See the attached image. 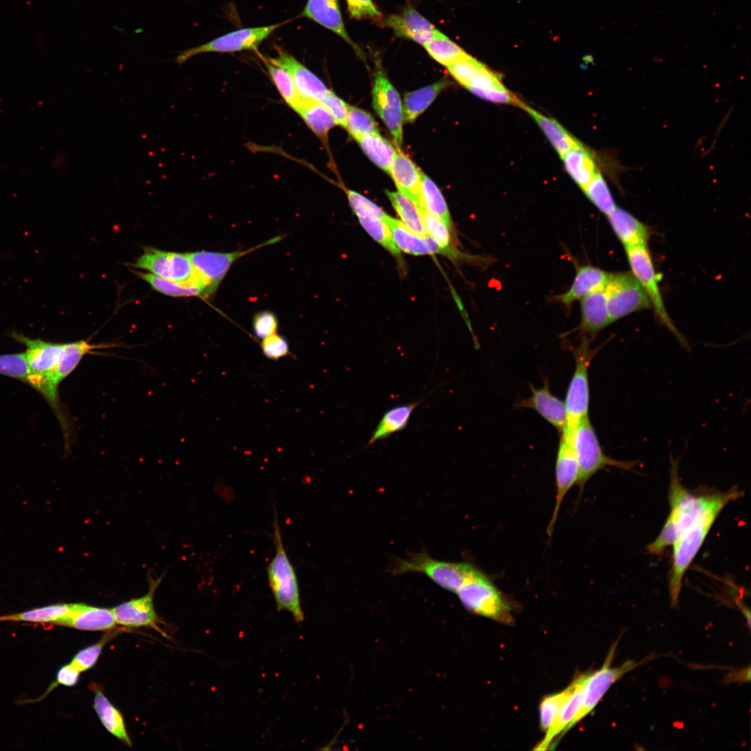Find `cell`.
I'll return each instance as SVG.
<instances>
[{"mask_svg": "<svg viewBox=\"0 0 751 751\" xmlns=\"http://www.w3.org/2000/svg\"><path fill=\"white\" fill-rule=\"evenodd\" d=\"M743 495V491L736 486L726 491L712 490L705 506L672 545L673 551L668 575V590L672 606L678 605L684 575L716 519L727 505Z\"/></svg>", "mask_w": 751, "mask_h": 751, "instance_id": "6da1fadb", "label": "cell"}, {"mask_svg": "<svg viewBox=\"0 0 751 751\" xmlns=\"http://www.w3.org/2000/svg\"><path fill=\"white\" fill-rule=\"evenodd\" d=\"M677 460L671 457L668 497L670 513L654 540L647 546L652 555H661L680 536L708 501L712 490L692 491L680 481Z\"/></svg>", "mask_w": 751, "mask_h": 751, "instance_id": "7a4b0ae2", "label": "cell"}, {"mask_svg": "<svg viewBox=\"0 0 751 751\" xmlns=\"http://www.w3.org/2000/svg\"><path fill=\"white\" fill-rule=\"evenodd\" d=\"M273 528L275 554L266 567L268 584L277 611L289 612L294 620L300 623L304 620L305 616L301 606L298 578L283 544L275 508Z\"/></svg>", "mask_w": 751, "mask_h": 751, "instance_id": "3957f363", "label": "cell"}, {"mask_svg": "<svg viewBox=\"0 0 751 751\" xmlns=\"http://www.w3.org/2000/svg\"><path fill=\"white\" fill-rule=\"evenodd\" d=\"M480 571L471 563L439 560L426 552L412 554L406 558H396L387 567V572L395 576L409 572L423 574L440 587L455 593Z\"/></svg>", "mask_w": 751, "mask_h": 751, "instance_id": "277c9868", "label": "cell"}, {"mask_svg": "<svg viewBox=\"0 0 751 751\" xmlns=\"http://www.w3.org/2000/svg\"><path fill=\"white\" fill-rule=\"evenodd\" d=\"M571 441L579 464L576 484L581 493L591 477L606 467L633 471L637 464L635 461L618 460L606 455L588 416L581 419L576 425Z\"/></svg>", "mask_w": 751, "mask_h": 751, "instance_id": "5b68a950", "label": "cell"}, {"mask_svg": "<svg viewBox=\"0 0 751 751\" xmlns=\"http://www.w3.org/2000/svg\"><path fill=\"white\" fill-rule=\"evenodd\" d=\"M455 593L468 611L500 623L514 622L510 603L481 571Z\"/></svg>", "mask_w": 751, "mask_h": 751, "instance_id": "8992f818", "label": "cell"}, {"mask_svg": "<svg viewBox=\"0 0 751 751\" xmlns=\"http://www.w3.org/2000/svg\"><path fill=\"white\" fill-rule=\"evenodd\" d=\"M595 354V351L590 348V339L587 338H584L580 345L573 350L575 369L564 401L567 412V423L565 428L561 432L568 437H572L574 428L578 422L588 416L590 403L588 369Z\"/></svg>", "mask_w": 751, "mask_h": 751, "instance_id": "52a82bcc", "label": "cell"}, {"mask_svg": "<svg viewBox=\"0 0 751 751\" xmlns=\"http://www.w3.org/2000/svg\"><path fill=\"white\" fill-rule=\"evenodd\" d=\"M625 250L631 272L645 290L657 318L686 348V339L677 330L666 310L659 286V277L647 246L627 248Z\"/></svg>", "mask_w": 751, "mask_h": 751, "instance_id": "ba28073f", "label": "cell"}, {"mask_svg": "<svg viewBox=\"0 0 751 751\" xmlns=\"http://www.w3.org/2000/svg\"><path fill=\"white\" fill-rule=\"evenodd\" d=\"M133 266L158 277L181 284H195L207 287L196 273L188 253H179L147 248Z\"/></svg>", "mask_w": 751, "mask_h": 751, "instance_id": "9c48e42d", "label": "cell"}, {"mask_svg": "<svg viewBox=\"0 0 751 751\" xmlns=\"http://www.w3.org/2000/svg\"><path fill=\"white\" fill-rule=\"evenodd\" d=\"M604 289L611 323L652 308L645 290L631 272L611 273Z\"/></svg>", "mask_w": 751, "mask_h": 751, "instance_id": "30bf717a", "label": "cell"}, {"mask_svg": "<svg viewBox=\"0 0 751 751\" xmlns=\"http://www.w3.org/2000/svg\"><path fill=\"white\" fill-rule=\"evenodd\" d=\"M616 646L617 645L615 644L611 647L604 663L599 670L594 672H588L584 686L581 707L570 724L567 730L570 729L595 709L614 683L620 679L626 673L638 667L646 661V659L641 661L629 660L619 666L611 667V665L614 657Z\"/></svg>", "mask_w": 751, "mask_h": 751, "instance_id": "8fae6325", "label": "cell"}, {"mask_svg": "<svg viewBox=\"0 0 751 751\" xmlns=\"http://www.w3.org/2000/svg\"><path fill=\"white\" fill-rule=\"evenodd\" d=\"M282 239V236H277L244 250L229 252L202 250L190 252L188 255L196 273L206 285V296H209L216 291L229 268L236 260L257 249L273 245Z\"/></svg>", "mask_w": 751, "mask_h": 751, "instance_id": "7c38bea8", "label": "cell"}, {"mask_svg": "<svg viewBox=\"0 0 751 751\" xmlns=\"http://www.w3.org/2000/svg\"><path fill=\"white\" fill-rule=\"evenodd\" d=\"M280 25L277 24L234 31L202 45L180 51L175 57V63L181 65L191 57L203 53L256 51L259 45Z\"/></svg>", "mask_w": 751, "mask_h": 751, "instance_id": "4fadbf2b", "label": "cell"}, {"mask_svg": "<svg viewBox=\"0 0 751 751\" xmlns=\"http://www.w3.org/2000/svg\"><path fill=\"white\" fill-rule=\"evenodd\" d=\"M118 347L113 344H91L89 340H79L65 343L63 355L56 366L45 378L48 388L47 401L55 411L60 421L66 418L60 405L58 387L78 366L83 357L88 354L98 353L99 350Z\"/></svg>", "mask_w": 751, "mask_h": 751, "instance_id": "5bb4252c", "label": "cell"}, {"mask_svg": "<svg viewBox=\"0 0 751 751\" xmlns=\"http://www.w3.org/2000/svg\"><path fill=\"white\" fill-rule=\"evenodd\" d=\"M373 106L400 150L403 142V113L398 92L377 63L373 86Z\"/></svg>", "mask_w": 751, "mask_h": 751, "instance_id": "9a60e30c", "label": "cell"}, {"mask_svg": "<svg viewBox=\"0 0 751 751\" xmlns=\"http://www.w3.org/2000/svg\"><path fill=\"white\" fill-rule=\"evenodd\" d=\"M556 465V499L553 514L547 533L551 538L563 499L570 490L577 483L579 464L571 439L560 433Z\"/></svg>", "mask_w": 751, "mask_h": 751, "instance_id": "2e32d148", "label": "cell"}, {"mask_svg": "<svg viewBox=\"0 0 751 751\" xmlns=\"http://www.w3.org/2000/svg\"><path fill=\"white\" fill-rule=\"evenodd\" d=\"M267 60L289 72L303 100L321 102L326 97L329 89L325 83L291 55L279 51L277 56Z\"/></svg>", "mask_w": 751, "mask_h": 751, "instance_id": "e0dca14e", "label": "cell"}, {"mask_svg": "<svg viewBox=\"0 0 751 751\" xmlns=\"http://www.w3.org/2000/svg\"><path fill=\"white\" fill-rule=\"evenodd\" d=\"M531 395L519 401L517 408H529L537 412L544 419L561 433L567 423V412L565 402L552 394L547 379L543 386L536 388L530 385Z\"/></svg>", "mask_w": 751, "mask_h": 751, "instance_id": "ac0fdd59", "label": "cell"}, {"mask_svg": "<svg viewBox=\"0 0 751 751\" xmlns=\"http://www.w3.org/2000/svg\"><path fill=\"white\" fill-rule=\"evenodd\" d=\"M383 24L392 29L396 35L413 40L422 45L431 40L440 32L411 6L399 13L389 15L383 21Z\"/></svg>", "mask_w": 751, "mask_h": 751, "instance_id": "d6986e66", "label": "cell"}, {"mask_svg": "<svg viewBox=\"0 0 751 751\" xmlns=\"http://www.w3.org/2000/svg\"><path fill=\"white\" fill-rule=\"evenodd\" d=\"M12 337L26 346V356L31 370L44 378L60 360L65 343H53L40 339H31L17 332Z\"/></svg>", "mask_w": 751, "mask_h": 751, "instance_id": "ffe728a7", "label": "cell"}, {"mask_svg": "<svg viewBox=\"0 0 751 751\" xmlns=\"http://www.w3.org/2000/svg\"><path fill=\"white\" fill-rule=\"evenodd\" d=\"M588 675V673L580 675L572 681L573 690L572 693L563 704L556 718L545 732L544 738L537 745L535 750H544L548 749L558 735L567 732L570 724L581 707L584 686Z\"/></svg>", "mask_w": 751, "mask_h": 751, "instance_id": "44dd1931", "label": "cell"}, {"mask_svg": "<svg viewBox=\"0 0 751 751\" xmlns=\"http://www.w3.org/2000/svg\"><path fill=\"white\" fill-rule=\"evenodd\" d=\"M446 67L451 75L468 90H507L493 72L471 56Z\"/></svg>", "mask_w": 751, "mask_h": 751, "instance_id": "7402d4cb", "label": "cell"}, {"mask_svg": "<svg viewBox=\"0 0 751 751\" xmlns=\"http://www.w3.org/2000/svg\"><path fill=\"white\" fill-rule=\"evenodd\" d=\"M389 173L398 192L410 199L418 209H424L421 197L422 172L400 150L397 149Z\"/></svg>", "mask_w": 751, "mask_h": 751, "instance_id": "603a6c76", "label": "cell"}, {"mask_svg": "<svg viewBox=\"0 0 751 751\" xmlns=\"http://www.w3.org/2000/svg\"><path fill=\"white\" fill-rule=\"evenodd\" d=\"M610 225L625 249L647 246L649 228L631 213L618 207L607 215Z\"/></svg>", "mask_w": 751, "mask_h": 751, "instance_id": "cb8c5ba5", "label": "cell"}, {"mask_svg": "<svg viewBox=\"0 0 751 751\" xmlns=\"http://www.w3.org/2000/svg\"><path fill=\"white\" fill-rule=\"evenodd\" d=\"M116 622L112 609L74 604L71 613L55 623L84 631L113 629Z\"/></svg>", "mask_w": 751, "mask_h": 751, "instance_id": "d4e9b609", "label": "cell"}, {"mask_svg": "<svg viewBox=\"0 0 751 751\" xmlns=\"http://www.w3.org/2000/svg\"><path fill=\"white\" fill-rule=\"evenodd\" d=\"M154 583L144 596L122 603L112 608L116 623L128 627L152 626L157 616L153 604Z\"/></svg>", "mask_w": 751, "mask_h": 751, "instance_id": "484cf974", "label": "cell"}, {"mask_svg": "<svg viewBox=\"0 0 751 751\" xmlns=\"http://www.w3.org/2000/svg\"><path fill=\"white\" fill-rule=\"evenodd\" d=\"M302 15L340 36L356 53L362 55V51L346 30L338 0H308Z\"/></svg>", "mask_w": 751, "mask_h": 751, "instance_id": "4316f807", "label": "cell"}, {"mask_svg": "<svg viewBox=\"0 0 751 751\" xmlns=\"http://www.w3.org/2000/svg\"><path fill=\"white\" fill-rule=\"evenodd\" d=\"M611 273L602 269L586 265L579 268L574 281L567 292L559 296V300L570 306L576 300H580L592 293L604 289Z\"/></svg>", "mask_w": 751, "mask_h": 751, "instance_id": "83f0119b", "label": "cell"}, {"mask_svg": "<svg viewBox=\"0 0 751 751\" xmlns=\"http://www.w3.org/2000/svg\"><path fill=\"white\" fill-rule=\"evenodd\" d=\"M604 288L581 300L580 328L585 334L594 336L611 323L607 309Z\"/></svg>", "mask_w": 751, "mask_h": 751, "instance_id": "f1b7e54d", "label": "cell"}, {"mask_svg": "<svg viewBox=\"0 0 751 751\" xmlns=\"http://www.w3.org/2000/svg\"><path fill=\"white\" fill-rule=\"evenodd\" d=\"M384 223L389 227L396 245L402 251L414 255L435 253L437 243L430 236L422 237L416 234L402 222L389 216Z\"/></svg>", "mask_w": 751, "mask_h": 751, "instance_id": "f546056e", "label": "cell"}, {"mask_svg": "<svg viewBox=\"0 0 751 751\" xmlns=\"http://www.w3.org/2000/svg\"><path fill=\"white\" fill-rule=\"evenodd\" d=\"M421 402V401L401 404L387 410L372 433L366 445H373L378 441L386 439L394 433L404 430L408 424L414 410Z\"/></svg>", "mask_w": 751, "mask_h": 751, "instance_id": "4dcf8cb0", "label": "cell"}, {"mask_svg": "<svg viewBox=\"0 0 751 751\" xmlns=\"http://www.w3.org/2000/svg\"><path fill=\"white\" fill-rule=\"evenodd\" d=\"M519 106L534 119L560 157L581 143L556 120L542 115L522 102Z\"/></svg>", "mask_w": 751, "mask_h": 751, "instance_id": "1f68e13d", "label": "cell"}, {"mask_svg": "<svg viewBox=\"0 0 751 751\" xmlns=\"http://www.w3.org/2000/svg\"><path fill=\"white\" fill-rule=\"evenodd\" d=\"M561 159L567 173L582 190L598 172L592 155L581 143L572 148Z\"/></svg>", "mask_w": 751, "mask_h": 751, "instance_id": "d6a6232c", "label": "cell"}, {"mask_svg": "<svg viewBox=\"0 0 751 751\" xmlns=\"http://www.w3.org/2000/svg\"><path fill=\"white\" fill-rule=\"evenodd\" d=\"M450 82L444 78L431 85L405 93L403 100V120L412 122L435 100Z\"/></svg>", "mask_w": 751, "mask_h": 751, "instance_id": "836d02e7", "label": "cell"}, {"mask_svg": "<svg viewBox=\"0 0 751 751\" xmlns=\"http://www.w3.org/2000/svg\"><path fill=\"white\" fill-rule=\"evenodd\" d=\"M296 113L311 131L325 145H327L328 133L337 124L321 102L304 100Z\"/></svg>", "mask_w": 751, "mask_h": 751, "instance_id": "e575fe53", "label": "cell"}, {"mask_svg": "<svg viewBox=\"0 0 751 751\" xmlns=\"http://www.w3.org/2000/svg\"><path fill=\"white\" fill-rule=\"evenodd\" d=\"M94 709L102 724L112 735L126 745L131 742L127 732L121 713L109 702L103 692L94 686Z\"/></svg>", "mask_w": 751, "mask_h": 751, "instance_id": "d590c367", "label": "cell"}, {"mask_svg": "<svg viewBox=\"0 0 751 751\" xmlns=\"http://www.w3.org/2000/svg\"><path fill=\"white\" fill-rule=\"evenodd\" d=\"M74 604H58L31 608L19 613L0 616V621L55 624L68 615Z\"/></svg>", "mask_w": 751, "mask_h": 751, "instance_id": "8d00e7d4", "label": "cell"}, {"mask_svg": "<svg viewBox=\"0 0 751 751\" xmlns=\"http://www.w3.org/2000/svg\"><path fill=\"white\" fill-rule=\"evenodd\" d=\"M139 278L143 280L156 291L165 296L183 298L204 296V289L195 284H181L158 277L150 273L132 270Z\"/></svg>", "mask_w": 751, "mask_h": 751, "instance_id": "74e56055", "label": "cell"}, {"mask_svg": "<svg viewBox=\"0 0 751 751\" xmlns=\"http://www.w3.org/2000/svg\"><path fill=\"white\" fill-rule=\"evenodd\" d=\"M356 140L371 161L389 172L397 151L390 142L379 134L366 136Z\"/></svg>", "mask_w": 751, "mask_h": 751, "instance_id": "f35d334b", "label": "cell"}, {"mask_svg": "<svg viewBox=\"0 0 751 751\" xmlns=\"http://www.w3.org/2000/svg\"><path fill=\"white\" fill-rule=\"evenodd\" d=\"M423 46L433 59L446 67L470 56L442 32Z\"/></svg>", "mask_w": 751, "mask_h": 751, "instance_id": "ab89813d", "label": "cell"}, {"mask_svg": "<svg viewBox=\"0 0 751 751\" xmlns=\"http://www.w3.org/2000/svg\"><path fill=\"white\" fill-rule=\"evenodd\" d=\"M421 197L423 209L440 218L450 228V213L446 202L437 185L423 172Z\"/></svg>", "mask_w": 751, "mask_h": 751, "instance_id": "60d3db41", "label": "cell"}, {"mask_svg": "<svg viewBox=\"0 0 751 751\" xmlns=\"http://www.w3.org/2000/svg\"><path fill=\"white\" fill-rule=\"evenodd\" d=\"M264 61L280 95L286 104L296 112L304 100L299 95L291 75L282 67L270 63L266 59Z\"/></svg>", "mask_w": 751, "mask_h": 751, "instance_id": "b9f144b4", "label": "cell"}, {"mask_svg": "<svg viewBox=\"0 0 751 751\" xmlns=\"http://www.w3.org/2000/svg\"><path fill=\"white\" fill-rule=\"evenodd\" d=\"M386 193L402 223L416 234L422 237L427 236L417 206L398 191H386Z\"/></svg>", "mask_w": 751, "mask_h": 751, "instance_id": "7bdbcfd3", "label": "cell"}, {"mask_svg": "<svg viewBox=\"0 0 751 751\" xmlns=\"http://www.w3.org/2000/svg\"><path fill=\"white\" fill-rule=\"evenodd\" d=\"M583 191L593 204L606 216L615 208L609 188L599 171Z\"/></svg>", "mask_w": 751, "mask_h": 751, "instance_id": "ee69618b", "label": "cell"}, {"mask_svg": "<svg viewBox=\"0 0 751 751\" xmlns=\"http://www.w3.org/2000/svg\"><path fill=\"white\" fill-rule=\"evenodd\" d=\"M346 129L355 140L369 135L379 134L376 122L371 115L360 108L348 106Z\"/></svg>", "mask_w": 751, "mask_h": 751, "instance_id": "f6af8a7d", "label": "cell"}, {"mask_svg": "<svg viewBox=\"0 0 751 751\" xmlns=\"http://www.w3.org/2000/svg\"><path fill=\"white\" fill-rule=\"evenodd\" d=\"M31 373L25 353L0 355V375L26 383Z\"/></svg>", "mask_w": 751, "mask_h": 751, "instance_id": "bcb514c9", "label": "cell"}, {"mask_svg": "<svg viewBox=\"0 0 751 751\" xmlns=\"http://www.w3.org/2000/svg\"><path fill=\"white\" fill-rule=\"evenodd\" d=\"M573 690L572 682L563 691L544 697L540 705V725L546 732Z\"/></svg>", "mask_w": 751, "mask_h": 751, "instance_id": "7dc6e473", "label": "cell"}, {"mask_svg": "<svg viewBox=\"0 0 751 751\" xmlns=\"http://www.w3.org/2000/svg\"><path fill=\"white\" fill-rule=\"evenodd\" d=\"M419 211L426 234L434 239L446 254L450 244V228L440 218L426 210Z\"/></svg>", "mask_w": 751, "mask_h": 751, "instance_id": "c3c4849f", "label": "cell"}, {"mask_svg": "<svg viewBox=\"0 0 751 751\" xmlns=\"http://www.w3.org/2000/svg\"><path fill=\"white\" fill-rule=\"evenodd\" d=\"M360 223L366 232L391 253L399 255V249L394 242L391 232L382 220L371 217H358Z\"/></svg>", "mask_w": 751, "mask_h": 751, "instance_id": "681fc988", "label": "cell"}, {"mask_svg": "<svg viewBox=\"0 0 751 751\" xmlns=\"http://www.w3.org/2000/svg\"><path fill=\"white\" fill-rule=\"evenodd\" d=\"M116 633L118 631L108 633L98 643L80 650L70 663L81 672L91 668L97 661L104 646Z\"/></svg>", "mask_w": 751, "mask_h": 751, "instance_id": "f907efd6", "label": "cell"}, {"mask_svg": "<svg viewBox=\"0 0 751 751\" xmlns=\"http://www.w3.org/2000/svg\"><path fill=\"white\" fill-rule=\"evenodd\" d=\"M350 205L358 217H371L384 222L388 216L380 207L357 192L346 191Z\"/></svg>", "mask_w": 751, "mask_h": 751, "instance_id": "816d5d0a", "label": "cell"}, {"mask_svg": "<svg viewBox=\"0 0 751 751\" xmlns=\"http://www.w3.org/2000/svg\"><path fill=\"white\" fill-rule=\"evenodd\" d=\"M260 347L263 355L272 360H277L291 354L287 339L277 333L261 339Z\"/></svg>", "mask_w": 751, "mask_h": 751, "instance_id": "f5cc1de1", "label": "cell"}, {"mask_svg": "<svg viewBox=\"0 0 751 751\" xmlns=\"http://www.w3.org/2000/svg\"><path fill=\"white\" fill-rule=\"evenodd\" d=\"M277 328L278 319L273 312L262 311L254 316L252 329L257 338L263 339L277 333Z\"/></svg>", "mask_w": 751, "mask_h": 751, "instance_id": "db71d44e", "label": "cell"}, {"mask_svg": "<svg viewBox=\"0 0 751 751\" xmlns=\"http://www.w3.org/2000/svg\"><path fill=\"white\" fill-rule=\"evenodd\" d=\"M321 102L331 113L337 125L346 128L349 105L331 90Z\"/></svg>", "mask_w": 751, "mask_h": 751, "instance_id": "11a10c76", "label": "cell"}, {"mask_svg": "<svg viewBox=\"0 0 751 751\" xmlns=\"http://www.w3.org/2000/svg\"><path fill=\"white\" fill-rule=\"evenodd\" d=\"M351 17L355 19H378L381 13L372 0H346Z\"/></svg>", "mask_w": 751, "mask_h": 751, "instance_id": "9f6ffc18", "label": "cell"}, {"mask_svg": "<svg viewBox=\"0 0 751 751\" xmlns=\"http://www.w3.org/2000/svg\"><path fill=\"white\" fill-rule=\"evenodd\" d=\"M469 90L483 99L495 103L514 104L519 106L521 103V101L508 90L470 88Z\"/></svg>", "mask_w": 751, "mask_h": 751, "instance_id": "6f0895ef", "label": "cell"}, {"mask_svg": "<svg viewBox=\"0 0 751 751\" xmlns=\"http://www.w3.org/2000/svg\"><path fill=\"white\" fill-rule=\"evenodd\" d=\"M80 672H79L71 663L60 667L57 671L56 676V681L50 685L45 695H47L58 684L66 686H75L79 681Z\"/></svg>", "mask_w": 751, "mask_h": 751, "instance_id": "680465c9", "label": "cell"}]
</instances>
